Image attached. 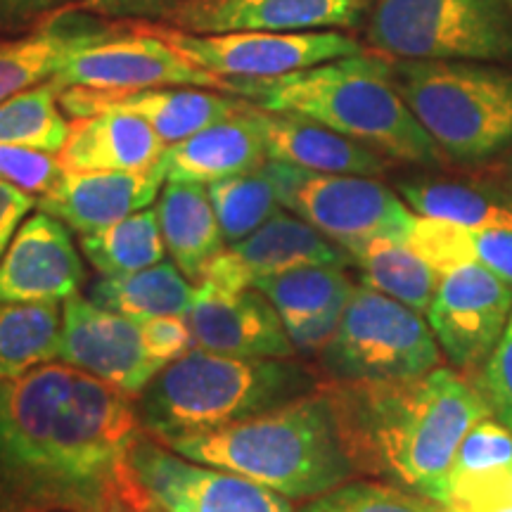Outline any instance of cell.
I'll return each instance as SVG.
<instances>
[{"mask_svg":"<svg viewBox=\"0 0 512 512\" xmlns=\"http://www.w3.org/2000/svg\"><path fill=\"white\" fill-rule=\"evenodd\" d=\"M197 0H79L74 8L91 15L105 17L110 22H169L178 12L190 8Z\"/></svg>","mask_w":512,"mask_h":512,"instance_id":"38","label":"cell"},{"mask_svg":"<svg viewBox=\"0 0 512 512\" xmlns=\"http://www.w3.org/2000/svg\"><path fill=\"white\" fill-rule=\"evenodd\" d=\"M119 22L79 8L57 12L29 36L0 41V102L50 81L64 57L112 34Z\"/></svg>","mask_w":512,"mask_h":512,"instance_id":"23","label":"cell"},{"mask_svg":"<svg viewBox=\"0 0 512 512\" xmlns=\"http://www.w3.org/2000/svg\"><path fill=\"white\" fill-rule=\"evenodd\" d=\"M266 159L264 138L247 114V100L242 98L235 114L166 145L157 171L164 181L209 185L259 169Z\"/></svg>","mask_w":512,"mask_h":512,"instance_id":"22","label":"cell"},{"mask_svg":"<svg viewBox=\"0 0 512 512\" xmlns=\"http://www.w3.org/2000/svg\"><path fill=\"white\" fill-rule=\"evenodd\" d=\"M143 434L136 399L62 361L0 377V512L121 503Z\"/></svg>","mask_w":512,"mask_h":512,"instance_id":"1","label":"cell"},{"mask_svg":"<svg viewBox=\"0 0 512 512\" xmlns=\"http://www.w3.org/2000/svg\"><path fill=\"white\" fill-rule=\"evenodd\" d=\"M36 207V195L0 181V259L8 252L17 228L22 226L31 209Z\"/></svg>","mask_w":512,"mask_h":512,"instance_id":"43","label":"cell"},{"mask_svg":"<svg viewBox=\"0 0 512 512\" xmlns=\"http://www.w3.org/2000/svg\"><path fill=\"white\" fill-rule=\"evenodd\" d=\"M344 309H347V304H335L325 311L309 313V316L283 320L294 351L309 356L323 354L325 347L332 342V337L337 335Z\"/></svg>","mask_w":512,"mask_h":512,"instance_id":"40","label":"cell"},{"mask_svg":"<svg viewBox=\"0 0 512 512\" xmlns=\"http://www.w3.org/2000/svg\"><path fill=\"white\" fill-rule=\"evenodd\" d=\"M79 0H0V31L36 29Z\"/></svg>","mask_w":512,"mask_h":512,"instance_id":"42","label":"cell"},{"mask_svg":"<svg viewBox=\"0 0 512 512\" xmlns=\"http://www.w3.org/2000/svg\"><path fill=\"white\" fill-rule=\"evenodd\" d=\"M512 467V432L494 415L479 420L460 441L448 477L446 505L460 501L472 491L482 489L491 479Z\"/></svg>","mask_w":512,"mask_h":512,"instance_id":"34","label":"cell"},{"mask_svg":"<svg viewBox=\"0 0 512 512\" xmlns=\"http://www.w3.org/2000/svg\"><path fill=\"white\" fill-rule=\"evenodd\" d=\"M403 202L418 216L465 228H512V197L475 183L415 178L399 183Z\"/></svg>","mask_w":512,"mask_h":512,"instance_id":"27","label":"cell"},{"mask_svg":"<svg viewBox=\"0 0 512 512\" xmlns=\"http://www.w3.org/2000/svg\"><path fill=\"white\" fill-rule=\"evenodd\" d=\"M406 245L415 254H420L432 268H437L441 275L475 261L470 228L451 221L415 216Z\"/></svg>","mask_w":512,"mask_h":512,"instance_id":"36","label":"cell"},{"mask_svg":"<svg viewBox=\"0 0 512 512\" xmlns=\"http://www.w3.org/2000/svg\"><path fill=\"white\" fill-rule=\"evenodd\" d=\"M195 283L181 273L174 261L143 268V271L100 275L88 287V299L102 309L117 311L133 320L188 313L195 302Z\"/></svg>","mask_w":512,"mask_h":512,"instance_id":"26","label":"cell"},{"mask_svg":"<svg viewBox=\"0 0 512 512\" xmlns=\"http://www.w3.org/2000/svg\"><path fill=\"white\" fill-rule=\"evenodd\" d=\"M207 192L226 245L249 238L266 221L283 211L278 192H275L264 166L209 183Z\"/></svg>","mask_w":512,"mask_h":512,"instance_id":"32","label":"cell"},{"mask_svg":"<svg viewBox=\"0 0 512 512\" xmlns=\"http://www.w3.org/2000/svg\"><path fill=\"white\" fill-rule=\"evenodd\" d=\"M60 332L57 302H0V377H19L57 361Z\"/></svg>","mask_w":512,"mask_h":512,"instance_id":"29","label":"cell"},{"mask_svg":"<svg viewBox=\"0 0 512 512\" xmlns=\"http://www.w3.org/2000/svg\"><path fill=\"white\" fill-rule=\"evenodd\" d=\"M510 197H512V183H510Z\"/></svg>","mask_w":512,"mask_h":512,"instance_id":"48","label":"cell"},{"mask_svg":"<svg viewBox=\"0 0 512 512\" xmlns=\"http://www.w3.org/2000/svg\"><path fill=\"white\" fill-rule=\"evenodd\" d=\"M344 451L358 477H373L444 508L460 441L489 418L477 384L456 370L401 382H323Z\"/></svg>","mask_w":512,"mask_h":512,"instance_id":"2","label":"cell"},{"mask_svg":"<svg viewBox=\"0 0 512 512\" xmlns=\"http://www.w3.org/2000/svg\"><path fill=\"white\" fill-rule=\"evenodd\" d=\"M320 380L292 358H240L190 349L136 399L143 432L157 441L235 425L316 392Z\"/></svg>","mask_w":512,"mask_h":512,"instance_id":"5","label":"cell"},{"mask_svg":"<svg viewBox=\"0 0 512 512\" xmlns=\"http://www.w3.org/2000/svg\"><path fill=\"white\" fill-rule=\"evenodd\" d=\"M366 36L394 60H512L508 0H375Z\"/></svg>","mask_w":512,"mask_h":512,"instance_id":"7","label":"cell"},{"mask_svg":"<svg viewBox=\"0 0 512 512\" xmlns=\"http://www.w3.org/2000/svg\"><path fill=\"white\" fill-rule=\"evenodd\" d=\"M143 24V22H138ZM192 64L221 79H275L366 53L361 41L328 31H230L190 34L171 24H143Z\"/></svg>","mask_w":512,"mask_h":512,"instance_id":"10","label":"cell"},{"mask_svg":"<svg viewBox=\"0 0 512 512\" xmlns=\"http://www.w3.org/2000/svg\"><path fill=\"white\" fill-rule=\"evenodd\" d=\"M287 209L347 252L370 240L406 242L418 216L373 176L316 171H306Z\"/></svg>","mask_w":512,"mask_h":512,"instance_id":"12","label":"cell"},{"mask_svg":"<svg viewBox=\"0 0 512 512\" xmlns=\"http://www.w3.org/2000/svg\"><path fill=\"white\" fill-rule=\"evenodd\" d=\"M475 261L512 285V228H470Z\"/></svg>","mask_w":512,"mask_h":512,"instance_id":"41","label":"cell"},{"mask_svg":"<svg viewBox=\"0 0 512 512\" xmlns=\"http://www.w3.org/2000/svg\"><path fill=\"white\" fill-rule=\"evenodd\" d=\"M140 332H143L145 347L155 361L162 363L166 368L171 361L188 354L195 349V339H192V330L188 323V316H155L138 320Z\"/></svg>","mask_w":512,"mask_h":512,"instance_id":"39","label":"cell"},{"mask_svg":"<svg viewBox=\"0 0 512 512\" xmlns=\"http://www.w3.org/2000/svg\"><path fill=\"white\" fill-rule=\"evenodd\" d=\"M370 0H197L169 19L190 34L354 29Z\"/></svg>","mask_w":512,"mask_h":512,"instance_id":"19","label":"cell"},{"mask_svg":"<svg viewBox=\"0 0 512 512\" xmlns=\"http://www.w3.org/2000/svg\"><path fill=\"white\" fill-rule=\"evenodd\" d=\"M512 316V285L477 264L441 275L427 323L441 351L460 370L482 368Z\"/></svg>","mask_w":512,"mask_h":512,"instance_id":"13","label":"cell"},{"mask_svg":"<svg viewBox=\"0 0 512 512\" xmlns=\"http://www.w3.org/2000/svg\"><path fill=\"white\" fill-rule=\"evenodd\" d=\"M437 337L411 306L356 285L337 335L320 354L325 382H401L441 368Z\"/></svg>","mask_w":512,"mask_h":512,"instance_id":"8","label":"cell"},{"mask_svg":"<svg viewBox=\"0 0 512 512\" xmlns=\"http://www.w3.org/2000/svg\"><path fill=\"white\" fill-rule=\"evenodd\" d=\"M53 81L62 88L79 86L95 91L192 86L228 93L226 79L192 64L138 22H119L112 34L69 53Z\"/></svg>","mask_w":512,"mask_h":512,"instance_id":"11","label":"cell"},{"mask_svg":"<svg viewBox=\"0 0 512 512\" xmlns=\"http://www.w3.org/2000/svg\"><path fill=\"white\" fill-rule=\"evenodd\" d=\"M121 503L131 512H294L252 479L195 463L143 434L128 456Z\"/></svg>","mask_w":512,"mask_h":512,"instance_id":"9","label":"cell"},{"mask_svg":"<svg viewBox=\"0 0 512 512\" xmlns=\"http://www.w3.org/2000/svg\"><path fill=\"white\" fill-rule=\"evenodd\" d=\"M188 316L195 347L240 358H294L283 316L256 287L214 292L197 287Z\"/></svg>","mask_w":512,"mask_h":512,"instance_id":"18","label":"cell"},{"mask_svg":"<svg viewBox=\"0 0 512 512\" xmlns=\"http://www.w3.org/2000/svg\"><path fill=\"white\" fill-rule=\"evenodd\" d=\"M164 446L195 463L252 479L290 501H311L358 477L323 387L254 418Z\"/></svg>","mask_w":512,"mask_h":512,"instance_id":"4","label":"cell"},{"mask_svg":"<svg viewBox=\"0 0 512 512\" xmlns=\"http://www.w3.org/2000/svg\"><path fill=\"white\" fill-rule=\"evenodd\" d=\"M164 150L155 128L136 114L100 112L69 124L57 159L74 171H147L155 169Z\"/></svg>","mask_w":512,"mask_h":512,"instance_id":"24","label":"cell"},{"mask_svg":"<svg viewBox=\"0 0 512 512\" xmlns=\"http://www.w3.org/2000/svg\"><path fill=\"white\" fill-rule=\"evenodd\" d=\"M86 280L81 254L60 219L36 211L0 259V302H64Z\"/></svg>","mask_w":512,"mask_h":512,"instance_id":"17","label":"cell"},{"mask_svg":"<svg viewBox=\"0 0 512 512\" xmlns=\"http://www.w3.org/2000/svg\"><path fill=\"white\" fill-rule=\"evenodd\" d=\"M57 361L138 399L164 366L150 356L138 320L74 294L62 302Z\"/></svg>","mask_w":512,"mask_h":512,"instance_id":"14","label":"cell"},{"mask_svg":"<svg viewBox=\"0 0 512 512\" xmlns=\"http://www.w3.org/2000/svg\"><path fill=\"white\" fill-rule=\"evenodd\" d=\"M304 266L349 268L354 266V259L311 223L280 211L249 238L211 256L195 287L214 292L247 290L256 280Z\"/></svg>","mask_w":512,"mask_h":512,"instance_id":"15","label":"cell"},{"mask_svg":"<svg viewBox=\"0 0 512 512\" xmlns=\"http://www.w3.org/2000/svg\"><path fill=\"white\" fill-rule=\"evenodd\" d=\"M503 505H512V467L498 475L494 482L484 484L475 494H470L463 501L448 505L446 512H486L494 508H503Z\"/></svg>","mask_w":512,"mask_h":512,"instance_id":"44","label":"cell"},{"mask_svg":"<svg viewBox=\"0 0 512 512\" xmlns=\"http://www.w3.org/2000/svg\"><path fill=\"white\" fill-rule=\"evenodd\" d=\"M394 83L444 157L475 164L512 145V72L470 60H394Z\"/></svg>","mask_w":512,"mask_h":512,"instance_id":"6","label":"cell"},{"mask_svg":"<svg viewBox=\"0 0 512 512\" xmlns=\"http://www.w3.org/2000/svg\"><path fill=\"white\" fill-rule=\"evenodd\" d=\"M162 183L157 166L147 171L64 169L53 188L38 197L36 207L74 233L88 235L150 207Z\"/></svg>","mask_w":512,"mask_h":512,"instance_id":"20","label":"cell"},{"mask_svg":"<svg viewBox=\"0 0 512 512\" xmlns=\"http://www.w3.org/2000/svg\"><path fill=\"white\" fill-rule=\"evenodd\" d=\"M278 309L283 320L309 316L347 304L356 285L339 266H304L294 271L261 278L252 285Z\"/></svg>","mask_w":512,"mask_h":512,"instance_id":"33","label":"cell"},{"mask_svg":"<svg viewBox=\"0 0 512 512\" xmlns=\"http://www.w3.org/2000/svg\"><path fill=\"white\" fill-rule=\"evenodd\" d=\"M242 98L211 88L159 86L133 91H95V88H62L60 107L72 119L100 112L136 114L157 131L166 145L202 131L240 110Z\"/></svg>","mask_w":512,"mask_h":512,"instance_id":"16","label":"cell"},{"mask_svg":"<svg viewBox=\"0 0 512 512\" xmlns=\"http://www.w3.org/2000/svg\"><path fill=\"white\" fill-rule=\"evenodd\" d=\"M93 512H131V510H128L124 503H114V505H107V508H102V510H93Z\"/></svg>","mask_w":512,"mask_h":512,"instance_id":"45","label":"cell"},{"mask_svg":"<svg viewBox=\"0 0 512 512\" xmlns=\"http://www.w3.org/2000/svg\"><path fill=\"white\" fill-rule=\"evenodd\" d=\"M157 219L166 252L185 278L197 283L204 264L226 247L207 185L166 181L157 202Z\"/></svg>","mask_w":512,"mask_h":512,"instance_id":"25","label":"cell"},{"mask_svg":"<svg viewBox=\"0 0 512 512\" xmlns=\"http://www.w3.org/2000/svg\"><path fill=\"white\" fill-rule=\"evenodd\" d=\"M60 93V83L50 79L0 102V145L60 155L69 136Z\"/></svg>","mask_w":512,"mask_h":512,"instance_id":"31","label":"cell"},{"mask_svg":"<svg viewBox=\"0 0 512 512\" xmlns=\"http://www.w3.org/2000/svg\"><path fill=\"white\" fill-rule=\"evenodd\" d=\"M508 8H510V12H512V0H508Z\"/></svg>","mask_w":512,"mask_h":512,"instance_id":"47","label":"cell"},{"mask_svg":"<svg viewBox=\"0 0 512 512\" xmlns=\"http://www.w3.org/2000/svg\"><path fill=\"white\" fill-rule=\"evenodd\" d=\"M363 285L387 294L427 316L441 273L415 254L406 242L370 240L349 252Z\"/></svg>","mask_w":512,"mask_h":512,"instance_id":"28","label":"cell"},{"mask_svg":"<svg viewBox=\"0 0 512 512\" xmlns=\"http://www.w3.org/2000/svg\"><path fill=\"white\" fill-rule=\"evenodd\" d=\"M486 512H512V505H503V508H494V510H486Z\"/></svg>","mask_w":512,"mask_h":512,"instance_id":"46","label":"cell"},{"mask_svg":"<svg viewBox=\"0 0 512 512\" xmlns=\"http://www.w3.org/2000/svg\"><path fill=\"white\" fill-rule=\"evenodd\" d=\"M247 114L264 138L268 159L302 166L316 174H349V176H382L389 169V159L342 136L325 124L292 112H273L247 100Z\"/></svg>","mask_w":512,"mask_h":512,"instance_id":"21","label":"cell"},{"mask_svg":"<svg viewBox=\"0 0 512 512\" xmlns=\"http://www.w3.org/2000/svg\"><path fill=\"white\" fill-rule=\"evenodd\" d=\"M226 91L264 110L302 114L396 162H446L401 98L392 62L384 57L361 53L275 79H226Z\"/></svg>","mask_w":512,"mask_h":512,"instance_id":"3","label":"cell"},{"mask_svg":"<svg viewBox=\"0 0 512 512\" xmlns=\"http://www.w3.org/2000/svg\"><path fill=\"white\" fill-rule=\"evenodd\" d=\"M299 512H446L441 505L387 482L351 479L328 494L311 498Z\"/></svg>","mask_w":512,"mask_h":512,"instance_id":"35","label":"cell"},{"mask_svg":"<svg viewBox=\"0 0 512 512\" xmlns=\"http://www.w3.org/2000/svg\"><path fill=\"white\" fill-rule=\"evenodd\" d=\"M83 256L100 275L143 271L166 259V245L157 209H140L112 226L81 235Z\"/></svg>","mask_w":512,"mask_h":512,"instance_id":"30","label":"cell"},{"mask_svg":"<svg viewBox=\"0 0 512 512\" xmlns=\"http://www.w3.org/2000/svg\"><path fill=\"white\" fill-rule=\"evenodd\" d=\"M477 389L489 403L491 415L512 432V316L501 342L479 368Z\"/></svg>","mask_w":512,"mask_h":512,"instance_id":"37","label":"cell"}]
</instances>
